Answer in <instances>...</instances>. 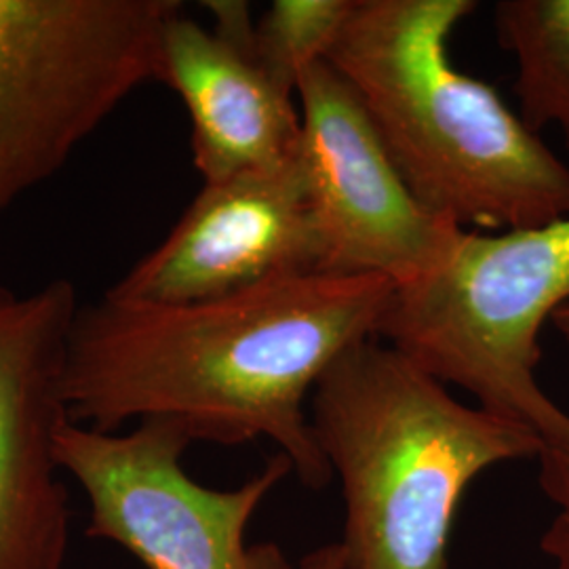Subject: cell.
I'll use <instances>...</instances> for the list:
<instances>
[{"label": "cell", "mask_w": 569, "mask_h": 569, "mask_svg": "<svg viewBox=\"0 0 569 569\" xmlns=\"http://www.w3.org/2000/svg\"><path fill=\"white\" fill-rule=\"evenodd\" d=\"M298 100L300 161L321 272L373 274L397 289L437 274L465 228L411 192L352 87L329 61H319L300 77Z\"/></svg>", "instance_id": "obj_7"}, {"label": "cell", "mask_w": 569, "mask_h": 569, "mask_svg": "<svg viewBox=\"0 0 569 569\" xmlns=\"http://www.w3.org/2000/svg\"><path fill=\"white\" fill-rule=\"evenodd\" d=\"M493 16L519 66V117L536 133L559 127L569 152V0H500Z\"/></svg>", "instance_id": "obj_11"}, {"label": "cell", "mask_w": 569, "mask_h": 569, "mask_svg": "<svg viewBox=\"0 0 569 569\" xmlns=\"http://www.w3.org/2000/svg\"><path fill=\"white\" fill-rule=\"evenodd\" d=\"M298 569H346L342 545L329 542V545L306 552Z\"/></svg>", "instance_id": "obj_14"}, {"label": "cell", "mask_w": 569, "mask_h": 569, "mask_svg": "<svg viewBox=\"0 0 569 569\" xmlns=\"http://www.w3.org/2000/svg\"><path fill=\"white\" fill-rule=\"evenodd\" d=\"M472 0H355L327 61L411 192L475 232L569 218V167L500 93L458 70L449 37Z\"/></svg>", "instance_id": "obj_2"}, {"label": "cell", "mask_w": 569, "mask_h": 569, "mask_svg": "<svg viewBox=\"0 0 569 569\" xmlns=\"http://www.w3.org/2000/svg\"><path fill=\"white\" fill-rule=\"evenodd\" d=\"M180 0H0V216L159 81Z\"/></svg>", "instance_id": "obj_5"}, {"label": "cell", "mask_w": 569, "mask_h": 569, "mask_svg": "<svg viewBox=\"0 0 569 569\" xmlns=\"http://www.w3.org/2000/svg\"><path fill=\"white\" fill-rule=\"evenodd\" d=\"M540 488L557 507V515L542 536V550L555 568L569 569V451L545 448L538 456Z\"/></svg>", "instance_id": "obj_13"}, {"label": "cell", "mask_w": 569, "mask_h": 569, "mask_svg": "<svg viewBox=\"0 0 569 569\" xmlns=\"http://www.w3.org/2000/svg\"><path fill=\"white\" fill-rule=\"evenodd\" d=\"M315 272H321V244L298 152L277 169L204 182L163 243L108 293L188 305Z\"/></svg>", "instance_id": "obj_9"}, {"label": "cell", "mask_w": 569, "mask_h": 569, "mask_svg": "<svg viewBox=\"0 0 569 569\" xmlns=\"http://www.w3.org/2000/svg\"><path fill=\"white\" fill-rule=\"evenodd\" d=\"M79 308L68 279L0 283V569H66L72 509L56 443Z\"/></svg>", "instance_id": "obj_8"}, {"label": "cell", "mask_w": 569, "mask_h": 569, "mask_svg": "<svg viewBox=\"0 0 569 569\" xmlns=\"http://www.w3.org/2000/svg\"><path fill=\"white\" fill-rule=\"evenodd\" d=\"M569 305V218L509 232L465 230L448 264L397 289L378 338L479 407L569 451V413L536 382L540 331Z\"/></svg>", "instance_id": "obj_4"}, {"label": "cell", "mask_w": 569, "mask_h": 569, "mask_svg": "<svg viewBox=\"0 0 569 569\" xmlns=\"http://www.w3.org/2000/svg\"><path fill=\"white\" fill-rule=\"evenodd\" d=\"M355 0H274L256 21V47L268 72L298 96L306 70L327 61Z\"/></svg>", "instance_id": "obj_12"}, {"label": "cell", "mask_w": 569, "mask_h": 569, "mask_svg": "<svg viewBox=\"0 0 569 569\" xmlns=\"http://www.w3.org/2000/svg\"><path fill=\"white\" fill-rule=\"evenodd\" d=\"M310 425L342 486L346 569H449L475 479L547 448L528 425L453 399L380 338L331 363L312 390Z\"/></svg>", "instance_id": "obj_3"}, {"label": "cell", "mask_w": 569, "mask_h": 569, "mask_svg": "<svg viewBox=\"0 0 569 569\" xmlns=\"http://www.w3.org/2000/svg\"><path fill=\"white\" fill-rule=\"evenodd\" d=\"M397 287L373 274H293L222 298L150 305L106 293L70 331V418L117 432L173 420L194 441H272L310 489L333 472L306 411L350 346L378 338Z\"/></svg>", "instance_id": "obj_1"}, {"label": "cell", "mask_w": 569, "mask_h": 569, "mask_svg": "<svg viewBox=\"0 0 569 569\" xmlns=\"http://www.w3.org/2000/svg\"><path fill=\"white\" fill-rule=\"evenodd\" d=\"M204 28L180 11L161 39L159 81L173 89L192 122V159L204 182L277 169L302 143L296 93L277 81L256 47L243 0H207Z\"/></svg>", "instance_id": "obj_10"}, {"label": "cell", "mask_w": 569, "mask_h": 569, "mask_svg": "<svg viewBox=\"0 0 569 569\" xmlns=\"http://www.w3.org/2000/svg\"><path fill=\"white\" fill-rule=\"evenodd\" d=\"M194 443L173 420L103 432L72 418L58 432V462L89 502L91 538L146 569H298L277 542H247V528L293 467L283 453L234 489L204 488L182 465Z\"/></svg>", "instance_id": "obj_6"}, {"label": "cell", "mask_w": 569, "mask_h": 569, "mask_svg": "<svg viewBox=\"0 0 569 569\" xmlns=\"http://www.w3.org/2000/svg\"><path fill=\"white\" fill-rule=\"evenodd\" d=\"M550 323L555 326V329L563 336V340L569 345V305L559 308V310L552 315Z\"/></svg>", "instance_id": "obj_15"}]
</instances>
